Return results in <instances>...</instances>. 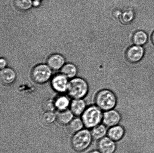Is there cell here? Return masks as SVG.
<instances>
[{"mask_svg": "<svg viewBox=\"0 0 154 153\" xmlns=\"http://www.w3.org/2000/svg\"><path fill=\"white\" fill-rule=\"evenodd\" d=\"M33 1H35V0H33ZM35 1H41L42 0H35Z\"/></svg>", "mask_w": 154, "mask_h": 153, "instance_id": "28", "label": "cell"}, {"mask_svg": "<svg viewBox=\"0 0 154 153\" xmlns=\"http://www.w3.org/2000/svg\"><path fill=\"white\" fill-rule=\"evenodd\" d=\"M89 91L87 81L82 78H74L69 82L67 92L73 99H84Z\"/></svg>", "mask_w": 154, "mask_h": 153, "instance_id": "2", "label": "cell"}, {"mask_svg": "<svg viewBox=\"0 0 154 153\" xmlns=\"http://www.w3.org/2000/svg\"><path fill=\"white\" fill-rule=\"evenodd\" d=\"M17 75L13 69L5 68L1 69L0 79L1 83L6 85L12 84L16 80Z\"/></svg>", "mask_w": 154, "mask_h": 153, "instance_id": "10", "label": "cell"}, {"mask_svg": "<svg viewBox=\"0 0 154 153\" xmlns=\"http://www.w3.org/2000/svg\"><path fill=\"white\" fill-rule=\"evenodd\" d=\"M7 64V61L6 60L3 58H1L0 60V68L1 69L6 68Z\"/></svg>", "mask_w": 154, "mask_h": 153, "instance_id": "24", "label": "cell"}, {"mask_svg": "<svg viewBox=\"0 0 154 153\" xmlns=\"http://www.w3.org/2000/svg\"><path fill=\"white\" fill-rule=\"evenodd\" d=\"M65 60L62 55L59 54H54L48 58V65L52 70H57L61 69L65 65Z\"/></svg>", "mask_w": 154, "mask_h": 153, "instance_id": "12", "label": "cell"}, {"mask_svg": "<svg viewBox=\"0 0 154 153\" xmlns=\"http://www.w3.org/2000/svg\"><path fill=\"white\" fill-rule=\"evenodd\" d=\"M121 119L120 113L114 109L103 112L102 123L109 128L120 124Z\"/></svg>", "mask_w": 154, "mask_h": 153, "instance_id": "6", "label": "cell"}, {"mask_svg": "<svg viewBox=\"0 0 154 153\" xmlns=\"http://www.w3.org/2000/svg\"><path fill=\"white\" fill-rule=\"evenodd\" d=\"M151 40L152 43H153V44L154 45V31L152 35Z\"/></svg>", "mask_w": 154, "mask_h": 153, "instance_id": "27", "label": "cell"}, {"mask_svg": "<svg viewBox=\"0 0 154 153\" xmlns=\"http://www.w3.org/2000/svg\"><path fill=\"white\" fill-rule=\"evenodd\" d=\"M32 0H15V6L18 9L22 11L29 10L32 6Z\"/></svg>", "mask_w": 154, "mask_h": 153, "instance_id": "21", "label": "cell"}, {"mask_svg": "<svg viewBox=\"0 0 154 153\" xmlns=\"http://www.w3.org/2000/svg\"><path fill=\"white\" fill-rule=\"evenodd\" d=\"M98 150L102 153H114L117 149L116 142L106 136L98 141Z\"/></svg>", "mask_w": 154, "mask_h": 153, "instance_id": "8", "label": "cell"}, {"mask_svg": "<svg viewBox=\"0 0 154 153\" xmlns=\"http://www.w3.org/2000/svg\"><path fill=\"white\" fill-rule=\"evenodd\" d=\"M61 72L69 78H73L78 73V69L73 64L68 63L63 66L61 69Z\"/></svg>", "mask_w": 154, "mask_h": 153, "instance_id": "17", "label": "cell"}, {"mask_svg": "<svg viewBox=\"0 0 154 153\" xmlns=\"http://www.w3.org/2000/svg\"><path fill=\"white\" fill-rule=\"evenodd\" d=\"M55 100L56 109L60 111L66 110L69 106L70 102L67 97L65 96H60L57 97Z\"/></svg>", "mask_w": 154, "mask_h": 153, "instance_id": "19", "label": "cell"}, {"mask_svg": "<svg viewBox=\"0 0 154 153\" xmlns=\"http://www.w3.org/2000/svg\"><path fill=\"white\" fill-rule=\"evenodd\" d=\"M108 128L102 123L91 129L90 131L93 140L98 142L107 136Z\"/></svg>", "mask_w": 154, "mask_h": 153, "instance_id": "14", "label": "cell"}, {"mask_svg": "<svg viewBox=\"0 0 154 153\" xmlns=\"http://www.w3.org/2000/svg\"><path fill=\"white\" fill-rule=\"evenodd\" d=\"M74 114L71 111L67 110L60 111L57 116V121L62 125L68 124L73 119Z\"/></svg>", "mask_w": 154, "mask_h": 153, "instance_id": "16", "label": "cell"}, {"mask_svg": "<svg viewBox=\"0 0 154 153\" xmlns=\"http://www.w3.org/2000/svg\"><path fill=\"white\" fill-rule=\"evenodd\" d=\"M70 106L71 111L76 116H81L88 106L84 99H73Z\"/></svg>", "mask_w": 154, "mask_h": 153, "instance_id": "11", "label": "cell"}, {"mask_svg": "<svg viewBox=\"0 0 154 153\" xmlns=\"http://www.w3.org/2000/svg\"><path fill=\"white\" fill-rule=\"evenodd\" d=\"M144 54V50L143 47L137 45L134 46L130 47L127 51L126 58L129 62L137 63L142 59Z\"/></svg>", "mask_w": 154, "mask_h": 153, "instance_id": "9", "label": "cell"}, {"mask_svg": "<svg viewBox=\"0 0 154 153\" xmlns=\"http://www.w3.org/2000/svg\"><path fill=\"white\" fill-rule=\"evenodd\" d=\"M148 40L146 33L141 31H137L134 34L132 38L133 43L137 46H143L146 44Z\"/></svg>", "mask_w": 154, "mask_h": 153, "instance_id": "18", "label": "cell"}, {"mask_svg": "<svg viewBox=\"0 0 154 153\" xmlns=\"http://www.w3.org/2000/svg\"><path fill=\"white\" fill-rule=\"evenodd\" d=\"M88 153H102L100 152L99 150H93L91 151L90 152H89Z\"/></svg>", "mask_w": 154, "mask_h": 153, "instance_id": "26", "label": "cell"}, {"mask_svg": "<svg viewBox=\"0 0 154 153\" xmlns=\"http://www.w3.org/2000/svg\"><path fill=\"white\" fill-rule=\"evenodd\" d=\"M103 112L96 104L88 106L81 118L85 127L91 130L102 123Z\"/></svg>", "mask_w": 154, "mask_h": 153, "instance_id": "1", "label": "cell"}, {"mask_svg": "<svg viewBox=\"0 0 154 153\" xmlns=\"http://www.w3.org/2000/svg\"><path fill=\"white\" fill-rule=\"evenodd\" d=\"M125 133L124 128L122 125L119 124L109 128L107 136L116 142L123 139Z\"/></svg>", "mask_w": 154, "mask_h": 153, "instance_id": "13", "label": "cell"}, {"mask_svg": "<svg viewBox=\"0 0 154 153\" xmlns=\"http://www.w3.org/2000/svg\"><path fill=\"white\" fill-rule=\"evenodd\" d=\"M95 103L103 111H106L115 108L117 103V97L111 90H101L96 94Z\"/></svg>", "mask_w": 154, "mask_h": 153, "instance_id": "3", "label": "cell"}, {"mask_svg": "<svg viewBox=\"0 0 154 153\" xmlns=\"http://www.w3.org/2000/svg\"><path fill=\"white\" fill-rule=\"evenodd\" d=\"M84 125L81 118H74L67 124V128L69 132L75 134L84 129Z\"/></svg>", "mask_w": 154, "mask_h": 153, "instance_id": "15", "label": "cell"}, {"mask_svg": "<svg viewBox=\"0 0 154 153\" xmlns=\"http://www.w3.org/2000/svg\"><path fill=\"white\" fill-rule=\"evenodd\" d=\"M134 12L131 9H126L122 13V21L125 23H129L131 22L134 17Z\"/></svg>", "mask_w": 154, "mask_h": 153, "instance_id": "23", "label": "cell"}, {"mask_svg": "<svg viewBox=\"0 0 154 153\" xmlns=\"http://www.w3.org/2000/svg\"><path fill=\"white\" fill-rule=\"evenodd\" d=\"M93 142L90 130L86 128L74 134L71 140V144L75 151L82 152L91 146Z\"/></svg>", "mask_w": 154, "mask_h": 153, "instance_id": "4", "label": "cell"}, {"mask_svg": "<svg viewBox=\"0 0 154 153\" xmlns=\"http://www.w3.org/2000/svg\"><path fill=\"white\" fill-rule=\"evenodd\" d=\"M67 76L64 74L55 75L51 81V86L53 89L57 92L63 93L67 91L69 82Z\"/></svg>", "mask_w": 154, "mask_h": 153, "instance_id": "7", "label": "cell"}, {"mask_svg": "<svg viewBox=\"0 0 154 153\" xmlns=\"http://www.w3.org/2000/svg\"><path fill=\"white\" fill-rule=\"evenodd\" d=\"M40 118L42 124L45 125H49L55 122L57 116L53 112L45 111L41 114Z\"/></svg>", "mask_w": 154, "mask_h": 153, "instance_id": "20", "label": "cell"}, {"mask_svg": "<svg viewBox=\"0 0 154 153\" xmlns=\"http://www.w3.org/2000/svg\"><path fill=\"white\" fill-rule=\"evenodd\" d=\"M42 107L45 111L53 112L56 109L55 100L51 99H48L44 100Z\"/></svg>", "mask_w": 154, "mask_h": 153, "instance_id": "22", "label": "cell"}, {"mask_svg": "<svg viewBox=\"0 0 154 153\" xmlns=\"http://www.w3.org/2000/svg\"><path fill=\"white\" fill-rule=\"evenodd\" d=\"M52 69L48 65L40 64L36 66L31 72V78L33 81L39 84L46 83L51 79Z\"/></svg>", "mask_w": 154, "mask_h": 153, "instance_id": "5", "label": "cell"}, {"mask_svg": "<svg viewBox=\"0 0 154 153\" xmlns=\"http://www.w3.org/2000/svg\"><path fill=\"white\" fill-rule=\"evenodd\" d=\"M40 1H33L32 6L34 7H38L40 5Z\"/></svg>", "mask_w": 154, "mask_h": 153, "instance_id": "25", "label": "cell"}]
</instances>
